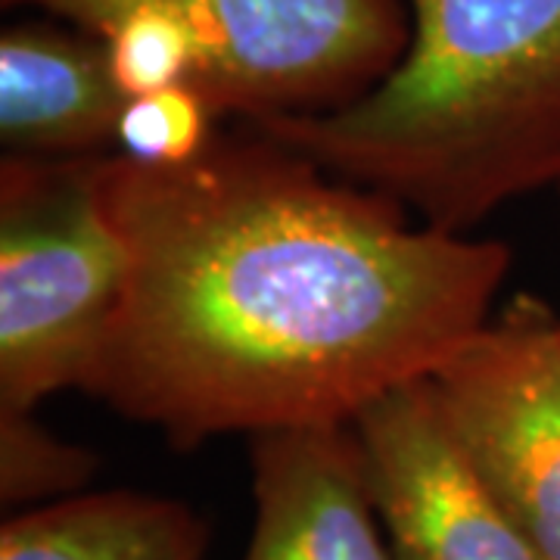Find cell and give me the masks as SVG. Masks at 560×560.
Masks as SVG:
<instances>
[{
	"instance_id": "cell-11",
	"label": "cell",
	"mask_w": 560,
	"mask_h": 560,
	"mask_svg": "<svg viewBox=\"0 0 560 560\" xmlns=\"http://www.w3.org/2000/svg\"><path fill=\"white\" fill-rule=\"evenodd\" d=\"M219 113L190 84H175L131 97L119 121L116 147L138 162H187L212 143V119Z\"/></svg>"
},
{
	"instance_id": "cell-9",
	"label": "cell",
	"mask_w": 560,
	"mask_h": 560,
	"mask_svg": "<svg viewBox=\"0 0 560 560\" xmlns=\"http://www.w3.org/2000/svg\"><path fill=\"white\" fill-rule=\"evenodd\" d=\"M206 541V523L180 501L79 492L3 523L0 560H202Z\"/></svg>"
},
{
	"instance_id": "cell-5",
	"label": "cell",
	"mask_w": 560,
	"mask_h": 560,
	"mask_svg": "<svg viewBox=\"0 0 560 560\" xmlns=\"http://www.w3.org/2000/svg\"><path fill=\"white\" fill-rule=\"evenodd\" d=\"M467 460L541 560H560V318L517 296L430 377Z\"/></svg>"
},
{
	"instance_id": "cell-12",
	"label": "cell",
	"mask_w": 560,
	"mask_h": 560,
	"mask_svg": "<svg viewBox=\"0 0 560 560\" xmlns=\"http://www.w3.org/2000/svg\"><path fill=\"white\" fill-rule=\"evenodd\" d=\"M558 194H560V184H558Z\"/></svg>"
},
{
	"instance_id": "cell-4",
	"label": "cell",
	"mask_w": 560,
	"mask_h": 560,
	"mask_svg": "<svg viewBox=\"0 0 560 560\" xmlns=\"http://www.w3.org/2000/svg\"><path fill=\"white\" fill-rule=\"evenodd\" d=\"M103 38L131 16L180 28L200 57L197 91L219 116L327 113L355 101L408 44L401 0H3Z\"/></svg>"
},
{
	"instance_id": "cell-8",
	"label": "cell",
	"mask_w": 560,
	"mask_h": 560,
	"mask_svg": "<svg viewBox=\"0 0 560 560\" xmlns=\"http://www.w3.org/2000/svg\"><path fill=\"white\" fill-rule=\"evenodd\" d=\"M128 94L91 32L13 25L0 38V140L16 156H103Z\"/></svg>"
},
{
	"instance_id": "cell-2",
	"label": "cell",
	"mask_w": 560,
	"mask_h": 560,
	"mask_svg": "<svg viewBox=\"0 0 560 560\" xmlns=\"http://www.w3.org/2000/svg\"><path fill=\"white\" fill-rule=\"evenodd\" d=\"M246 125L464 234L560 184V0H408V44L371 91Z\"/></svg>"
},
{
	"instance_id": "cell-10",
	"label": "cell",
	"mask_w": 560,
	"mask_h": 560,
	"mask_svg": "<svg viewBox=\"0 0 560 560\" xmlns=\"http://www.w3.org/2000/svg\"><path fill=\"white\" fill-rule=\"evenodd\" d=\"M94 474V452L50 433L35 411L0 408V499L7 508L79 495Z\"/></svg>"
},
{
	"instance_id": "cell-7",
	"label": "cell",
	"mask_w": 560,
	"mask_h": 560,
	"mask_svg": "<svg viewBox=\"0 0 560 560\" xmlns=\"http://www.w3.org/2000/svg\"><path fill=\"white\" fill-rule=\"evenodd\" d=\"M256 523L243 560H396L352 427L253 436Z\"/></svg>"
},
{
	"instance_id": "cell-6",
	"label": "cell",
	"mask_w": 560,
	"mask_h": 560,
	"mask_svg": "<svg viewBox=\"0 0 560 560\" xmlns=\"http://www.w3.org/2000/svg\"><path fill=\"white\" fill-rule=\"evenodd\" d=\"M396 560H541L467 460L430 381L352 420Z\"/></svg>"
},
{
	"instance_id": "cell-1",
	"label": "cell",
	"mask_w": 560,
	"mask_h": 560,
	"mask_svg": "<svg viewBox=\"0 0 560 560\" xmlns=\"http://www.w3.org/2000/svg\"><path fill=\"white\" fill-rule=\"evenodd\" d=\"M125 290L81 393L178 448L352 427L489 320L511 249L430 224L249 128L172 165L103 156Z\"/></svg>"
},
{
	"instance_id": "cell-3",
	"label": "cell",
	"mask_w": 560,
	"mask_h": 560,
	"mask_svg": "<svg viewBox=\"0 0 560 560\" xmlns=\"http://www.w3.org/2000/svg\"><path fill=\"white\" fill-rule=\"evenodd\" d=\"M103 156L0 162V408L35 411L91 381L125 290Z\"/></svg>"
}]
</instances>
